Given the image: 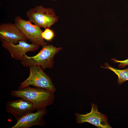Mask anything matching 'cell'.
Wrapping results in <instances>:
<instances>
[{
    "label": "cell",
    "mask_w": 128,
    "mask_h": 128,
    "mask_svg": "<svg viewBox=\"0 0 128 128\" xmlns=\"http://www.w3.org/2000/svg\"><path fill=\"white\" fill-rule=\"evenodd\" d=\"M11 96L24 98L33 104L37 111L46 109V106L52 104L55 99L54 92L39 87H31L28 86L17 90H13Z\"/></svg>",
    "instance_id": "6da1fadb"
},
{
    "label": "cell",
    "mask_w": 128,
    "mask_h": 128,
    "mask_svg": "<svg viewBox=\"0 0 128 128\" xmlns=\"http://www.w3.org/2000/svg\"><path fill=\"white\" fill-rule=\"evenodd\" d=\"M62 49L61 47L47 45L43 46L41 50L34 56H29L25 54L21 60V63L24 67L40 66L43 69H52L54 64V56Z\"/></svg>",
    "instance_id": "7a4b0ae2"
},
{
    "label": "cell",
    "mask_w": 128,
    "mask_h": 128,
    "mask_svg": "<svg viewBox=\"0 0 128 128\" xmlns=\"http://www.w3.org/2000/svg\"><path fill=\"white\" fill-rule=\"evenodd\" d=\"M26 15L28 20L40 27L50 28L57 22L58 17L51 8L37 5L27 11Z\"/></svg>",
    "instance_id": "3957f363"
},
{
    "label": "cell",
    "mask_w": 128,
    "mask_h": 128,
    "mask_svg": "<svg viewBox=\"0 0 128 128\" xmlns=\"http://www.w3.org/2000/svg\"><path fill=\"white\" fill-rule=\"evenodd\" d=\"M29 67L30 73L28 77L20 83L18 89L32 85L54 92L55 88L50 78L44 72L43 69L40 66L32 65Z\"/></svg>",
    "instance_id": "277c9868"
},
{
    "label": "cell",
    "mask_w": 128,
    "mask_h": 128,
    "mask_svg": "<svg viewBox=\"0 0 128 128\" xmlns=\"http://www.w3.org/2000/svg\"><path fill=\"white\" fill-rule=\"evenodd\" d=\"M14 20L16 26L32 43L42 46L47 45L42 37L43 31L40 27L18 16L15 17Z\"/></svg>",
    "instance_id": "5b68a950"
},
{
    "label": "cell",
    "mask_w": 128,
    "mask_h": 128,
    "mask_svg": "<svg viewBox=\"0 0 128 128\" xmlns=\"http://www.w3.org/2000/svg\"><path fill=\"white\" fill-rule=\"evenodd\" d=\"M75 115L77 123L87 122L99 128H112L108 123L106 116L98 111L97 106L94 104H91V110L89 113L85 114L77 113Z\"/></svg>",
    "instance_id": "8992f818"
},
{
    "label": "cell",
    "mask_w": 128,
    "mask_h": 128,
    "mask_svg": "<svg viewBox=\"0 0 128 128\" xmlns=\"http://www.w3.org/2000/svg\"><path fill=\"white\" fill-rule=\"evenodd\" d=\"M0 41L3 47L7 50L12 58L17 60H21L26 53L36 51L40 46L33 43L29 44L24 41H19L16 45L1 39Z\"/></svg>",
    "instance_id": "52a82bcc"
},
{
    "label": "cell",
    "mask_w": 128,
    "mask_h": 128,
    "mask_svg": "<svg viewBox=\"0 0 128 128\" xmlns=\"http://www.w3.org/2000/svg\"><path fill=\"white\" fill-rule=\"evenodd\" d=\"M6 111L11 114L17 121L35 110L33 104L23 98L17 100L10 101L6 104Z\"/></svg>",
    "instance_id": "ba28073f"
},
{
    "label": "cell",
    "mask_w": 128,
    "mask_h": 128,
    "mask_svg": "<svg viewBox=\"0 0 128 128\" xmlns=\"http://www.w3.org/2000/svg\"><path fill=\"white\" fill-rule=\"evenodd\" d=\"M0 38L15 45L19 41L28 40L14 23H10L0 24Z\"/></svg>",
    "instance_id": "9c48e42d"
},
{
    "label": "cell",
    "mask_w": 128,
    "mask_h": 128,
    "mask_svg": "<svg viewBox=\"0 0 128 128\" xmlns=\"http://www.w3.org/2000/svg\"><path fill=\"white\" fill-rule=\"evenodd\" d=\"M47 113L45 109L28 114L17 121L16 124L11 128H29L35 126L44 127L46 123L43 117Z\"/></svg>",
    "instance_id": "30bf717a"
},
{
    "label": "cell",
    "mask_w": 128,
    "mask_h": 128,
    "mask_svg": "<svg viewBox=\"0 0 128 128\" xmlns=\"http://www.w3.org/2000/svg\"><path fill=\"white\" fill-rule=\"evenodd\" d=\"M104 65L105 67L101 66V67L102 68L109 69L117 75L118 78V81L119 85H120L128 80V67L125 69L120 70L111 67L107 63H105Z\"/></svg>",
    "instance_id": "8fae6325"
},
{
    "label": "cell",
    "mask_w": 128,
    "mask_h": 128,
    "mask_svg": "<svg viewBox=\"0 0 128 128\" xmlns=\"http://www.w3.org/2000/svg\"><path fill=\"white\" fill-rule=\"evenodd\" d=\"M42 38L45 40L49 41H51L54 38L55 34L54 31L49 28H45L41 34Z\"/></svg>",
    "instance_id": "7c38bea8"
},
{
    "label": "cell",
    "mask_w": 128,
    "mask_h": 128,
    "mask_svg": "<svg viewBox=\"0 0 128 128\" xmlns=\"http://www.w3.org/2000/svg\"><path fill=\"white\" fill-rule=\"evenodd\" d=\"M111 60L113 62L115 63H119L118 67L119 68H124L126 66H128V59L123 60H119L114 58H112Z\"/></svg>",
    "instance_id": "4fadbf2b"
},
{
    "label": "cell",
    "mask_w": 128,
    "mask_h": 128,
    "mask_svg": "<svg viewBox=\"0 0 128 128\" xmlns=\"http://www.w3.org/2000/svg\"><path fill=\"white\" fill-rule=\"evenodd\" d=\"M51 0L52 1H55V0Z\"/></svg>",
    "instance_id": "5bb4252c"
},
{
    "label": "cell",
    "mask_w": 128,
    "mask_h": 128,
    "mask_svg": "<svg viewBox=\"0 0 128 128\" xmlns=\"http://www.w3.org/2000/svg\"></svg>",
    "instance_id": "9a60e30c"
}]
</instances>
